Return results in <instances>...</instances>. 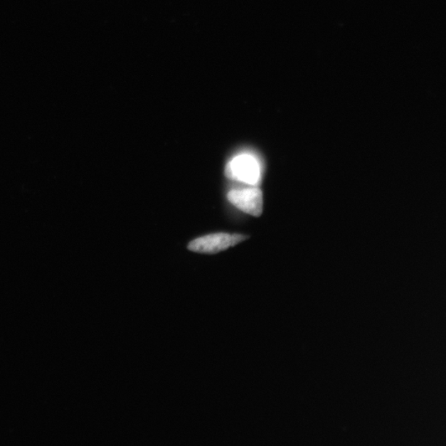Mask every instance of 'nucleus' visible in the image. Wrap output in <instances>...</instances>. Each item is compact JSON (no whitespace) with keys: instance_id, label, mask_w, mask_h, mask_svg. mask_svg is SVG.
Returning <instances> with one entry per match:
<instances>
[{"instance_id":"obj_3","label":"nucleus","mask_w":446,"mask_h":446,"mask_svg":"<svg viewBox=\"0 0 446 446\" xmlns=\"http://www.w3.org/2000/svg\"><path fill=\"white\" fill-rule=\"evenodd\" d=\"M229 202L240 211L260 217L263 212V193L259 188L234 189L228 193Z\"/></svg>"},{"instance_id":"obj_1","label":"nucleus","mask_w":446,"mask_h":446,"mask_svg":"<svg viewBox=\"0 0 446 446\" xmlns=\"http://www.w3.org/2000/svg\"><path fill=\"white\" fill-rule=\"evenodd\" d=\"M249 237L242 234L214 233L192 240L188 245L193 253L213 255L244 242Z\"/></svg>"},{"instance_id":"obj_2","label":"nucleus","mask_w":446,"mask_h":446,"mask_svg":"<svg viewBox=\"0 0 446 446\" xmlns=\"http://www.w3.org/2000/svg\"><path fill=\"white\" fill-rule=\"evenodd\" d=\"M225 174L232 181L255 186L260 181V167L256 159L250 155H240L225 166Z\"/></svg>"}]
</instances>
